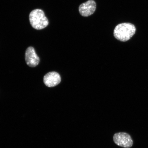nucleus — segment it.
Instances as JSON below:
<instances>
[{
    "mask_svg": "<svg viewBox=\"0 0 148 148\" xmlns=\"http://www.w3.org/2000/svg\"><path fill=\"white\" fill-rule=\"evenodd\" d=\"M61 77L59 74L56 72H51L44 76L43 81L46 86L51 88L56 86L61 82Z\"/></svg>",
    "mask_w": 148,
    "mask_h": 148,
    "instance_id": "6",
    "label": "nucleus"
},
{
    "mask_svg": "<svg viewBox=\"0 0 148 148\" xmlns=\"http://www.w3.org/2000/svg\"><path fill=\"white\" fill-rule=\"evenodd\" d=\"M96 3L94 0H88L86 2L82 3L79 7V14L85 17L91 15L96 10Z\"/></svg>",
    "mask_w": 148,
    "mask_h": 148,
    "instance_id": "4",
    "label": "nucleus"
},
{
    "mask_svg": "<svg viewBox=\"0 0 148 148\" xmlns=\"http://www.w3.org/2000/svg\"><path fill=\"white\" fill-rule=\"evenodd\" d=\"M114 141L119 147L129 148L132 147L133 142L130 135L126 133H116L113 136Z\"/></svg>",
    "mask_w": 148,
    "mask_h": 148,
    "instance_id": "3",
    "label": "nucleus"
},
{
    "mask_svg": "<svg viewBox=\"0 0 148 148\" xmlns=\"http://www.w3.org/2000/svg\"><path fill=\"white\" fill-rule=\"evenodd\" d=\"M29 19L32 26L37 29H43L47 26L49 23V20L41 9L33 10L29 14Z\"/></svg>",
    "mask_w": 148,
    "mask_h": 148,
    "instance_id": "2",
    "label": "nucleus"
},
{
    "mask_svg": "<svg viewBox=\"0 0 148 148\" xmlns=\"http://www.w3.org/2000/svg\"><path fill=\"white\" fill-rule=\"evenodd\" d=\"M25 60L27 65L31 67H34L38 64L40 58L34 48L29 47L27 48L25 53Z\"/></svg>",
    "mask_w": 148,
    "mask_h": 148,
    "instance_id": "5",
    "label": "nucleus"
},
{
    "mask_svg": "<svg viewBox=\"0 0 148 148\" xmlns=\"http://www.w3.org/2000/svg\"><path fill=\"white\" fill-rule=\"evenodd\" d=\"M136 28L133 24L123 23L116 25L114 31V35L116 39L121 42L128 40L134 36Z\"/></svg>",
    "mask_w": 148,
    "mask_h": 148,
    "instance_id": "1",
    "label": "nucleus"
}]
</instances>
